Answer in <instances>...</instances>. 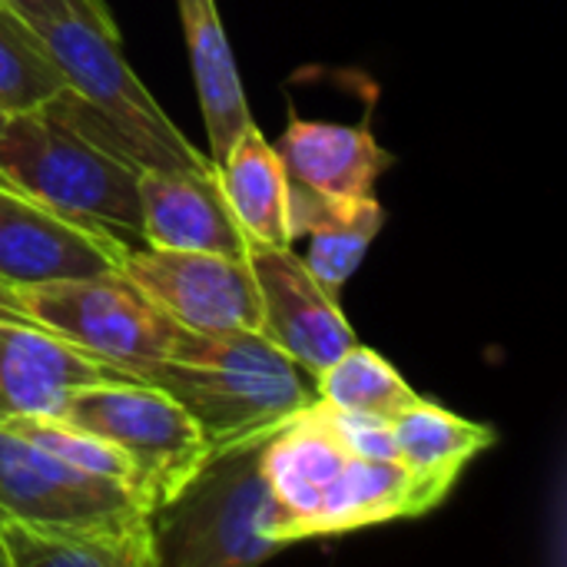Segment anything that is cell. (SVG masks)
Segmentation results:
<instances>
[{
    "mask_svg": "<svg viewBox=\"0 0 567 567\" xmlns=\"http://www.w3.org/2000/svg\"><path fill=\"white\" fill-rule=\"evenodd\" d=\"M140 169L70 86L37 110L10 113L0 133V186L100 223L130 246H143Z\"/></svg>",
    "mask_w": 567,
    "mask_h": 567,
    "instance_id": "1",
    "label": "cell"
},
{
    "mask_svg": "<svg viewBox=\"0 0 567 567\" xmlns=\"http://www.w3.org/2000/svg\"><path fill=\"white\" fill-rule=\"evenodd\" d=\"M143 382L166 389L199 422L213 452L269 439L319 402L316 379L259 329H183Z\"/></svg>",
    "mask_w": 567,
    "mask_h": 567,
    "instance_id": "2",
    "label": "cell"
},
{
    "mask_svg": "<svg viewBox=\"0 0 567 567\" xmlns=\"http://www.w3.org/2000/svg\"><path fill=\"white\" fill-rule=\"evenodd\" d=\"M66 86L113 130L143 169L216 173L179 126L163 113L120 50V30L106 7L73 3L33 23Z\"/></svg>",
    "mask_w": 567,
    "mask_h": 567,
    "instance_id": "3",
    "label": "cell"
},
{
    "mask_svg": "<svg viewBox=\"0 0 567 567\" xmlns=\"http://www.w3.org/2000/svg\"><path fill=\"white\" fill-rule=\"evenodd\" d=\"M266 439L213 452L176 498L150 515L156 567H246L282 551L266 538Z\"/></svg>",
    "mask_w": 567,
    "mask_h": 567,
    "instance_id": "4",
    "label": "cell"
},
{
    "mask_svg": "<svg viewBox=\"0 0 567 567\" xmlns=\"http://www.w3.org/2000/svg\"><path fill=\"white\" fill-rule=\"evenodd\" d=\"M56 419L110 442L133 465V488L153 515L209 462L213 442L199 422L159 385L103 379L73 389Z\"/></svg>",
    "mask_w": 567,
    "mask_h": 567,
    "instance_id": "5",
    "label": "cell"
},
{
    "mask_svg": "<svg viewBox=\"0 0 567 567\" xmlns=\"http://www.w3.org/2000/svg\"><path fill=\"white\" fill-rule=\"evenodd\" d=\"M17 292L37 326L133 379L169 355L183 332L123 269L17 286Z\"/></svg>",
    "mask_w": 567,
    "mask_h": 567,
    "instance_id": "6",
    "label": "cell"
},
{
    "mask_svg": "<svg viewBox=\"0 0 567 567\" xmlns=\"http://www.w3.org/2000/svg\"><path fill=\"white\" fill-rule=\"evenodd\" d=\"M30 528H133L150 522L126 482L83 472L0 419V522Z\"/></svg>",
    "mask_w": 567,
    "mask_h": 567,
    "instance_id": "7",
    "label": "cell"
},
{
    "mask_svg": "<svg viewBox=\"0 0 567 567\" xmlns=\"http://www.w3.org/2000/svg\"><path fill=\"white\" fill-rule=\"evenodd\" d=\"M123 272L183 329H259L262 299L246 256L133 246L123 259Z\"/></svg>",
    "mask_w": 567,
    "mask_h": 567,
    "instance_id": "8",
    "label": "cell"
},
{
    "mask_svg": "<svg viewBox=\"0 0 567 567\" xmlns=\"http://www.w3.org/2000/svg\"><path fill=\"white\" fill-rule=\"evenodd\" d=\"M133 246L113 229L63 216L0 186V276L10 286H40L123 269Z\"/></svg>",
    "mask_w": 567,
    "mask_h": 567,
    "instance_id": "9",
    "label": "cell"
},
{
    "mask_svg": "<svg viewBox=\"0 0 567 567\" xmlns=\"http://www.w3.org/2000/svg\"><path fill=\"white\" fill-rule=\"evenodd\" d=\"M246 259L262 299L259 332L312 379L355 346V332L339 309V296L316 282L302 256L289 246H252Z\"/></svg>",
    "mask_w": 567,
    "mask_h": 567,
    "instance_id": "10",
    "label": "cell"
},
{
    "mask_svg": "<svg viewBox=\"0 0 567 567\" xmlns=\"http://www.w3.org/2000/svg\"><path fill=\"white\" fill-rule=\"evenodd\" d=\"M103 379L133 375L93 359L43 326L0 319V419L56 415L73 389Z\"/></svg>",
    "mask_w": 567,
    "mask_h": 567,
    "instance_id": "11",
    "label": "cell"
},
{
    "mask_svg": "<svg viewBox=\"0 0 567 567\" xmlns=\"http://www.w3.org/2000/svg\"><path fill=\"white\" fill-rule=\"evenodd\" d=\"M455 482L409 472L399 458H359L349 455L332 478L319 515L312 518L309 542L329 535H349L399 518H422L435 512Z\"/></svg>",
    "mask_w": 567,
    "mask_h": 567,
    "instance_id": "12",
    "label": "cell"
},
{
    "mask_svg": "<svg viewBox=\"0 0 567 567\" xmlns=\"http://www.w3.org/2000/svg\"><path fill=\"white\" fill-rule=\"evenodd\" d=\"M143 246L196 249L246 256L249 243L239 233L216 173L140 169Z\"/></svg>",
    "mask_w": 567,
    "mask_h": 567,
    "instance_id": "13",
    "label": "cell"
},
{
    "mask_svg": "<svg viewBox=\"0 0 567 567\" xmlns=\"http://www.w3.org/2000/svg\"><path fill=\"white\" fill-rule=\"evenodd\" d=\"M276 153L289 179L336 203L375 196L379 176L392 166V153L382 150L369 123L342 126L292 116Z\"/></svg>",
    "mask_w": 567,
    "mask_h": 567,
    "instance_id": "14",
    "label": "cell"
},
{
    "mask_svg": "<svg viewBox=\"0 0 567 567\" xmlns=\"http://www.w3.org/2000/svg\"><path fill=\"white\" fill-rule=\"evenodd\" d=\"M183 37L189 50L193 83L199 93L206 136H209V163L219 166L229 146L252 126V113L243 93V80L236 70L233 47L226 40L216 0H176Z\"/></svg>",
    "mask_w": 567,
    "mask_h": 567,
    "instance_id": "15",
    "label": "cell"
},
{
    "mask_svg": "<svg viewBox=\"0 0 567 567\" xmlns=\"http://www.w3.org/2000/svg\"><path fill=\"white\" fill-rule=\"evenodd\" d=\"M382 223L385 209L375 196L336 203L289 179V233L292 239L309 236V252L302 262L332 296H339L349 276L362 266Z\"/></svg>",
    "mask_w": 567,
    "mask_h": 567,
    "instance_id": "16",
    "label": "cell"
},
{
    "mask_svg": "<svg viewBox=\"0 0 567 567\" xmlns=\"http://www.w3.org/2000/svg\"><path fill=\"white\" fill-rule=\"evenodd\" d=\"M219 189L226 206L252 246H292L289 233V176L272 143L256 130H243V136L229 146L223 163L216 166Z\"/></svg>",
    "mask_w": 567,
    "mask_h": 567,
    "instance_id": "17",
    "label": "cell"
},
{
    "mask_svg": "<svg viewBox=\"0 0 567 567\" xmlns=\"http://www.w3.org/2000/svg\"><path fill=\"white\" fill-rule=\"evenodd\" d=\"M7 567H156L150 522L133 528H30L0 522Z\"/></svg>",
    "mask_w": 567,
    "mask_h": 567,
    "instance_id": "18",
    "label": "cell"
},
{
    "mask_svg": "<svg viewBox=\"0 0 567 567\" xmlns=\"http://www.w3.org/2000/svg\"><path fill=\"white\" fill-rule=\"evenodd\" d=\"M389 429L395 442V458L409 472L449 482H458L465 465L495 445V429L462 419L422 395L405 405L389 422Z\"/></svg>",
    "mask_w": 567,
    "mask_h": 567,
    "instance_id": "19",
    "label": "cell"
},
{
    "mask_svg": "<svg viewBox=\"0 0 567 567\" xmlns=\"http://www.w3.org/2000/svg\"><path fill=\"white\" fill-rule=\"evenodd\" d=\"M316 392L319 402L332 409L382 422H392L405 405L419 399V392L399 375V369L385 355L359 342L346 349L322 375H316Z\"/></svg>",
    "mask_w": 567,
    "mask_h": 567,
    "instance_id": "20",
    "label": "cell"
},
{
    "mask_svg": "<svg viewBox=\"0 0 567 567\" xmlns=\"http://www.w3.org/2000/svg\"><path fill=\"white\" fill-rule=\"evenodd\" d=\"M66 90L43 37L17 10L0 3V110L27 113Z\"/></svg>",
    "mask_w": 567,
    "mask_h": 567,
    "instance_id": "21",
    "label": "cell"
},
{
    "mask_svg": "<svg viewBox=\"0 0 567 567\" xmlns=\"http://www.w3.org/2000/svg\"><path fill=\"white\" fill-rule=\"evenodd\" d=\"M3 422L13 425L30 442H37L40 449L60 455L63 462H70V465H76L83 472L103 475V478L126 482L133 488V465L110 442H103V439H96V435H90V432L63 422V419H56V415H10Z\"/></svg>",
    "mask_w": 567,
    "mask_h": 567,
    "instance_id": "22",
    "label": "cell"
},
{
    "mask_svg": "<svg viewBox=\"0 0 567 567\" xmlns=\"http://www.w3.org/2000/svg\"><path fill=\"white\" fill-rule=\"evenodd\" d=\"M316 412L329 425V432L342 442V449L349 455H359V458H395V442H392L389 422L369 419V415H355V412H342V409H332L326 402H316Z\"/></svg>",
    "mask_w": 567,
    "mask_h": 567,
    "instance_id": "23",
    "label": "cell"
},
{
    "mask_svg": "<svg viewBox=\"0 0 567 567\" xmlns=\"http://www.w3.org/2000/svg\"><path fill=\"white\" fill-rule=\"evenodd\" d=\"M0 3H7L10 10H17V13H20L23 20H30V23H37V20L50 17V13H56V10H63V7H73V3L106 7L103 0H0Z\"/></svg>",
    "mask_w": 567,
    "mask_h": 567,
    "instance_id": "24",
    "label": "cell"
},
{
    "mask_svg": "<svg viewBox=\"0 0 567 567\" xmlns=\"http://www.w3.org/2000/svg\"><path fill=\"white\" fill-rule=\"evenodd\" d=\"M0 319H3V322H27V326H37V322L30 319V312H27V306H23L17 286H10L3 276H0Z\"/></svg>",
    "mask_w": 567,
    "mask_h": 567,
    "instance_id": "25",
    "label": "cell"
},
{
    "mask_svg": "<svg viewBox=\"0 0 567 567\" xmlns=\"http://www.w3.org/2000/svg\"><path fill=\"white\" fill-rule=\"evenodd\" d=\"M7 116H10V113H3V110H0V133H3V126H7Z\"/></svg>",
    "mask_w": 567,
    "mask_h": 567,
    "instance_id": "26",
    "label": "cell"
}]
</instances>
